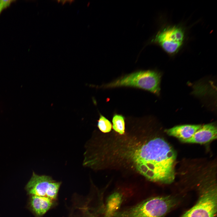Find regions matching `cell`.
I'll return each instance as SVG.
<instances>
[{
  "mask_svg": "<svg viewBox=\"0 0 217 217\" xmlns=\"http://www.w3.org/2000/svg\"><path fill=\"white\" fill-rule=\"evenodd\" d=\"M122 156L131 164V167L150 181L169 184L175 180L176 153L161 138L128 145Z\"/></svg>",
  "mask_w": 217,
  "mask_h": 217,
  "instance_id": "6da1fadb",
  "label": "cell"
},
{
  "mask_svg": "<svg viewBox=\"0 0 217 217\" xmlns=\"http://www.w3.org/2000/svg\"><path fill=\"white\" fill-rule=\"evenodd\" d=\"M61 184L50 176L33 172L25 189L29 196L26 208L35 217H42L58 205Z\"/></svg>",
  "mask_w": 217,
  "mask_h": 217,
  "instance_id": "7a4b0ae2",
  "label": "cell"
},
{
  "mask_svg": "<svg viewBox=\"0 0 217 217\" xmlns=\"http://www.w3.org/2000/svg\"><path fill=\"white\" fill-rule=\"evenodd\" d=\"M176 203L175 198L171 196L152 197L130 207L118 210L113 217H163Z\"/></svg>",
  "mask_w": 217,
  "mask_h": 217,
  "instance_id": "3957f363",
  "label": "cell"
},
{
  "mask_svg": "<svg viewBox=\"0 0 217 217\" xmlns=\"http://www.w3.org/2000/svg\"><path fill=\"white\" fill-rule=\"evenodd\" d=\"M161 75L153 70H141L124 75L102 86L104 88L132 87L159 94Z\"/></svg>",
  "mask_w": 217,
  "mask_h": 217,
  "instance_id": "277c9868",
  "label": "cell"
},
{
  "mask_svg": "<svg viewBox=\"0 0 217 217\" xmlns=\"http://www.w3.org/2000/svg\"><path fill=\"white\" fill-rule=\"evenodd\" d=\"M217 207L216 186L206 183L200 187L197 203L181 217H215Z\"/></svg>",
  "mask_w": 217,
  "mask_h": 217,
  "instance_id": "5b68a950",
  "label": "cell"
},
{
  "mask_svg": "<svg viewBox=\"0 0 217 217\" xmlns=\"http://www.w3.org/2000/svg\"><path fill=\"white\" fill-rule=\"evenodd\" d=\"M184 37V32L180 27L168 26L158 32L149 43L158 45L167 53L173 55L181 48Z\"/></svg>",
  "mask_w": 217,
  "mask_h": 217,
  "instance_id": "8992f818",
  "label": "cell"
},
{
  "mask_svg": "<svg viewBox=\"0 0 217 217\" xmlns=\"http://www.w3.org/2000/svg\"><path fill=\"white\" fill-rule=\"evenodd\" d=\"M68 217H105L101 215L104 208L95 203L90 195L84 196L77 194L73 195Z\"/></svg>",
  "mask_w": 217,
  "mask_h": 217,
  "instance_id": "52a82bcc",
  "label": "cell"
},
{
  "mask_svg": "<svg viewBox=\"0 0 217 217\" xmlns=\"http://www.w3.org/2000/svg\"><path fill=\"white\" fill-rule=\"evenodd\" d=\"M216 127L213 124L202 125L190 139L184 143L204 144L215 140L217 138Z\"/></svg>",
  "mask_w": 217,
  "mask_h": 217,
  "instance_id": "ba28073f",
  "label": "cell"
},
{
  "mask_svg": "<svg viewBox=\"0 0 217 217\" xmlns=\"http://www.w3.org/2000/svg\"><path fill=\"white\" fill-rule=\"evenodd\" d=\"M201 124H185L176 126L166 130L169 135L176 137L183 142L191 138L201 127Z\"/></svg>",
  "mask_w": 217,
  "mask_h": 217,
  "instance_id": "9c48e42d",
  "label": "cell"
},
{
  "mask_svg": "<svg viewBox=\"0 0 217 217\" xmlns=\"http://www.w3.org/2000/svg\"><path fill=\"white\" fill-rule=\"evenodd\" d=\"M122 197L120 194L115 193L108 198L104 209L105 217H113L114 214L118 210L122 202Z\"/></svg>",
  "mask_w": 217,
  "mask_h": 217,
  "instance_id": "30bf717a",
  "label": "cell"
},
{
  "mask_svg": "<svg viewBox=\"0 0 217 217\" xmlns=\"http://www.w3.org/2000/svg\"><path fill=\"white\" fill-rule=\"evenodd\" d=\"M112 128L116 132L120 135L125 133V123L124 118L121 115L115 114L112 119Z\"/></svg>",
  "mask_w": 217,
  "mask_h": 217,
  "instance_id": "8fae6325",
  "label": "cell"
},
{
  "mask_svg": "<svg viewBox=\"0 0 217 217\" xmlns=\"http://www.w3.org/2000/svg\"><path fill=\"white\" fill-rule=\"evenodd\" d=\"M97 127L101 132L107 133L111 131L112 125L110 121L100 114L99 118L98 120Z\"/></svg>",
  "mask_w": 217,
  "mask_h": 217,
  "instance_id": "7c38bea8",
  "label": "cell"
},
{
  "mask_svg": "<svg viewBox=\"0 0 217 217\" xmlns=\"http://www.w3.org/2000/svg\"><path fill=\"white\" fill-rule=\"evenodd\" d=\"M15 1L12 0H0V14L4 9L9 6L12 2Z\"/></svg>",
  "mask_w": 217,
  "mask_h": 217,
  "instance_id": "4fadbf2b",
  "label": "cell"
},
{
  "mask_svg": "<svg viewBox=\"0 0 217 217\" xmlns=\"http://www.w3.org/2000/svg\"><path fill=\"white\" fill-rule=\"evenodd\" d=\"M58 2H60L62 4H64L66 2H72L73 1L72 0H59V1H57Z\"/></svg>",
  "mask_w": 217,
  "mask_h": 217,
  "instance_id": "5bb4252c",
  "label": "cell"
}]
</instances>
